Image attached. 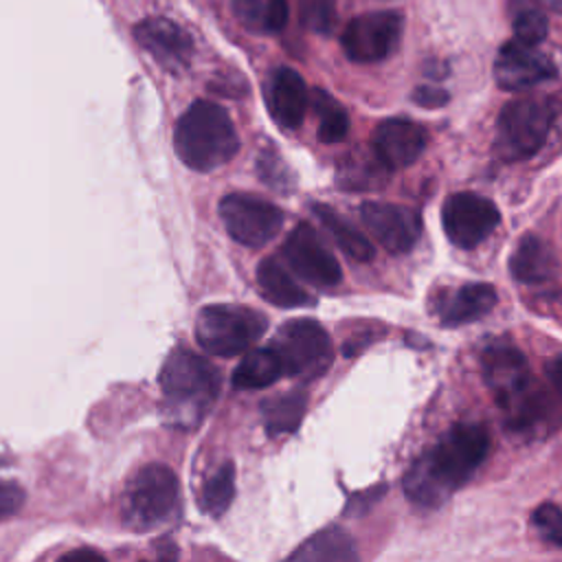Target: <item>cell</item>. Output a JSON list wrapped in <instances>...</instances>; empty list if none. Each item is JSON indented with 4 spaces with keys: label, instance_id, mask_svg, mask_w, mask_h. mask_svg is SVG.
I'll return each mask as SVG.
<instances>
[{
    "label": "cell",
    "instance_id": "obj_1",
    "mask_svg": "<svg viewBox=\"0 0 562 562\" xmlns=\"http://www.w3.org/2000/svg\"><path fill=\"white\" fill-rule=\"evenodd\" d=\"M490 450L487 428L454 424L432 448L422 452L406 470L402 487L422 507H439L483 463Z\"/></svg>",
    "mask_w": 562,
    "mask_h": 562
},
{
    "label": "cell",
    "instance_id": "obj_2",
    "mask_svg": "<svg viewBox=\"0 0 562 562\" xmlns=\"http://www.w3.org/2000/svg\"><path fill=\"white\" fill-rule=\"evenodd\" d=\"M158 382L169 422L193 428L217 400L222 375L204 356L180 345L169 351Z\"/></svg>",
    "mask_w": 562,
    "mask_h": 562
},
{
    "label": "cell",
    "instance_id": "obj_3",
    "mask_svg": "<svg viewBox=\"0 0 562 562\" xmlns=\"http://www.w3.org/2000/svg\"><path fill=\"white\" fill-rule=\"evenodd\" d=\"M173 149L187 167L195 171H213L237 154L239 138L222 105L209 99H198L176 123Z\"/></svg>",
    "mask_w": 562,
    "mask_h": 562
},
{
    "label": "cell",
    "instance_id": "obj_4",
    "mask_svg": "<svg viewBox=\"0 0 562 562\" xmlns=\"http://www.w3.org/2000/svg\"><path fill=\"white\" fill-rule=\"evenodd\" d=\"M483 378L505 413V426H522L538 417L544 406V391L533 382L520 349L496 342L483 351Z\"/></svg>",
    "mask_w": 562,
    "mask_h": 562
},
{
    "label": "cell",
    "instance_id": "obj_5",
    "mask_svg": "<svg viewBox=\"0 0 562 562\" xmlns=\"http://www.w3.org/2000/svg\"><path fill=\"white\" fill-rule=\"evenodd\" d=\"M180 483L176 472L165 463L143 465L125 487L123 522L132 531H151L178 512Z\"/></svg>",
    "mask_w": 562,
    "mask_h": 562
},
{
    "label": "cell",
    "instance_id": "obj_6",
    "mask_svg": "<svg viewBox=\"0 0 562 562\" xmlns=\"http://www.w3.org/2000/svg\"><path fill=\"white\" fill-rule=\"evenodd\" d=\"M266 327V316L252 307L213 303L198 312L195 340L204 351L231 358L246 351L255 340H259Z\"/></svg>",
    "mask_w": 562,
    "mask_h": 562
},
{
    "label": "cell",
    "instance_id": "obj_7",
    "mask_svg": "<svg viewBox=\"0 0 562 562\" xmlns=\"http://www.w3.org/2000/svg\"><path fill=\"white\" fill-rule=\"evenodd\" d=\"M555 105L547 97H522L505 103L496 123L494 149L503 160L531 158L547 140Z\"/></svg>",
    "mask_w": 562,
    "mask_h": 562
},
{
    "label": "cell",
    "instance_id": "obj_8",
    "mask_svg": "<svg viewBox=\"0 0 562 562\" xmlns=\"http://www.w3.org/2000/svg\"><path fill=\"white\" fill-rule=\"evenodd\" d=\"M268 347L277 353L283 375L288 378H318L334 360L329 334L312 318H294L283 323Z\"/></svg>",
    "mask_w": 562,
    "mask_h": 562
},
{
    "label": "cell",
    "instance_id": "obj_9",
    "mask_svg": "<svg viewBox=\"0 0 562 562\" xmlns=\"http://www.w3.org/2000/svg\"><path fill=\"white\" fill-rule=\"evenodd\" d=\"M220 220L235 241L250 248L266 246L283 226L281 209L250 193L224 195L220 200Z\"/></svg>",
    "mask_w": 562,
    "mask_h": 562
},
{
    "label": "cell",
    "instance_id": "obj_10",
    "mask_svg": "<svg viewBox=\"0 0 562 562\" xmlns=\"http://www.w3.org/2000/svg\"><path fill=\"white\" fill-rule=\"evenodd\" d=\"M404 18L397 11H371L353 18L340 37L347 59L378 64L395 53L402 40Z\"/></svg>",
    "mask_w": 562,
    "mask_h": 562
},
{
    "label": "cell",
    "instance_id": "obj_11",
    "mask_svg": "<svg viewBox=\"0 0 562 562\" xmlns=\"http://www.w3.org/2000/svg\"><path fill=\"white\" fill-rule=\"evenodd\" d=\"M441 222L446 237L454 246L470 250L494 233L501 213L492 200L472 191H459L446 198Z\"/></svg>",
    "mask_w": 562,
    "mask_h": 562
},
{
    "label": "cell",
    "instance_id": "obj_12",
    "mask_svg": "<svg viewBox=\"0 0 562 562\" xmlns=\"http://www.w3.org/2000/svg\"><path fill=\"white\" fill-rule=\"evenodd\" d=\"M281 255L285 263L307 283L316 288H334L342 279L340 263L336 257L323 246L318 235L307 222H301L285 237Z\"/></svg>",
    "mask_w": 562,
    "mask_h": 562
},
{
    "label": "cell",
    "instance_id": "obj_13",
    "mask_svg": "<svg viewBox=\"0 0 562 562\" xmlns=\"http://www.w3.org/2000/svg\"><path fill=\"white\" fill-rule=\"evenodd\" d=\"M360 217L375 241L393 255L408 252L422 235L419 213L402 204L369 200L360 204Z\"/></svg>",
    "mask_w": 562,
    "mask_h": 562
},
{
    "label": "cell",
    "instance_id": "obj_14",
    "mask_svg": "<svg viewBox=\"0 0 562 562\" xmlns=\"http://www.w3.org/2000/svg\"><path fill=\"white\" fill-rule=\"evenodd\" d=\"M558 75L555 64L538 50V46H527L509 40L501 46L494 61V79L503 90L516 92L549 81Z\"/></svg>",
    "mask_w": 562,
    "mask_h": 562
},
{
    "label": "cell",
    "instance_id": "obj_15",
    "mask_svg": "<svg viewBox=\"0 0 562 562\" xmlns=\"http://www.w3.org/2000/svg\"><path fill=\"white\" fill-rule=\"evenodd\" d=\"M134 37L169 72L184 70L193 57V40L180 24L167 18L151 15L140 20L134 26Z\"/></svg>",
    "mask_w": 562,
    "mask_h": 562
},
{
    "label": "cell",
    "instance_id": "obj_16",
    "mask_svg": "<svg viewBox=\"0 0 562 562\" xmlns=\"http://www.w3.org/2000/svg\"><path fill=\"white\" fill-rule=\"evenodd\" d=\"M428 145L424 125L411 119H386L375 127L373 151L386 169H402L413 165Z\"/></svg>",
    "mask_w": 562,
    "mask_h": 562
},
{
    "label": "cell",
    "instance_id": "obj_17",
    "mask_svg": "<svg viewBox=\"0 0 562 562\" xmlns=\"http://www.w3.org/2000/svg\"><path fill=\"white\" fill-rule=\"evenodd\" d=\"M498 296L490 283H465L454 290H443L435 299V316L446 327H459L481 321L494 310Z\"/></svg>",
    "mask_w": 562,
    "mask_h": 562
},
{
    "label": "cell",
    "instance_id": "obj_18",
    "mask_svg": "<svg viewBox=\"0 0 562 562\" xmlns=\"http://www.w3.org/2000/svg\"><path fill=\"white\" fill-rule=\"evenodd\" d=\"M266 101L272 119L283 130H296L305 119V112L310 105V92L303 77L296 70L281 66L272 72L268 81Z\"/></svg>",
    "mask_w": 562,
    "mask_h": 562
},
{
    "label": "cell",
    "instance_id": "obj_19",
    "mask_svg": "<svg viewBox=\"0 0 562 562\" xmlns=\"http://www.w3.org/2000/svg\"><path fill=\"white\" fill-rule=\"evenodd\" d=\"M257 288L266 301L277 307L294 310L312 305V296L290 277L285 266L277 257H266L257 266Z\"/></svg>",
    "mask_w": 562,
    "mask_h": 562
},
{
    "label": "cell",
    "instance_id": "obj_20",
    "mask_svg": "<svg viewBox=\"0 0 562 562\" xmlns=\"http://www.w3.org/2000/svg\"><path fill=\"white\" fill-rule=\"evenodd\" d=\"M509 272L520 283H529V285L544 283L555 272L553 250L538 235H525L520 237V241L516 244L509 257Z\"/></svg>",
    "mask_w": 562,
    "mask_h": 562
},
{
    "label": "cell",
    "instance_id": "obj_21",
    "mask_svg": "<svg viewBox=\"0 0 562 562\" xmlns=\"http://www.w3.org/2000/svg\"><path fill=\"white\" fill-rule=\"evenodd\" d=\"M314 215L323 224V228L329 233V237L338 244V248L353 261L369 263L375 257L373 244L367 239L364 233H360L351 222H347L336 209L327 204H312Z\"/></svg>",
    "mask_w": 562,
    "mask_h": 562
},
{
    "label": "cell",
    "instance_id": "obj_22",
    "mask_svg": "<svg viewBox=\"0 0 562 562\" xmlns=\"http://www.w3.org/2000/svg\"><path fill=\"white\" fill-rule=\"evenodd\" d=\"M283 378V367L270 347L250 349L231 375V384L237 391H255L274 384Z\"/></svg>",
    "mask_w": 562,
    "mask_h": 562
},
{
    "label": "cell",
    "instance_id": "obj_23",
    "mask_svg": "<svg viewBox=\"0 0 562 562\" xmlns=\"http://www.w3.org/2000/svg\"><path fill=\"white\" fill-rule=\"evenodd\" d=\"M290 558L303 562H347L356 560L358 551L349 533H345L338 527H327L307 538L299 549L290 553Z\"/></svg>",
    "mask_w": 562,
    "mask_h": 562
},
{
    "label": "cell",
    "instance_id": "obj_24",
    "mask_svg": "<svg viewBox=\"0 0 562 562\" xmlns=\"http://www.w3.org/2000/svg\"><path fill=\"white\" fill-rule=\"evenodd\" d=\"M231 9L244 29L259 35H274L288 24L285 0H231Z\"/></svg>",
    "mask_w": 562,
    "mask_h": 562
},
{
    "label": "cell",
    "instance_id": "obj_25",
    "mask_svg": "<svg viewBox=\"0 0 562 562\" xmlns=\"http://www.w3.org/2000/svg\"><path fill=\"white\" fill-rule=\"evenodd\" d=\"M307 395L303 391H288L261 402V417L268 435H290L299 428L305 415Z\"/></svg>",
    "mask_w": 562,
    "mask_h": 562
},
{
    "label": "cell",
    "instance_id": "obj_26",
    "mask_svg": "<svg viewBox=\"0 0 562 562\" xmlns=\"http://www.w3.org/2000/svg\"><path fill=\"white\" fill-rule=\"evenodd\" d=\"M233 496H235V465H233V461H224L202 483L198 503L206 516L220 518L233 503Z\"/></svg>",
    "mask_w": 562,
    "mask_h": 562
},
{
    "label": "cell",
    "instance_id": "obj_27",
    "mask_svg": "<svg viewBox=\"0 0 562 562\" xmlns=\"http://www.w3.org/2000/svg\"><path fill=\"white\" fill-rule=\"evenodd\" d=\"M312 105L318 116V138L323 143H338L349 132V116L345 108L325 90H314Z\"/></svg>",
    "mask_w": 562,
    "mask_h": 562
},
{
    "label": "cell",
    "instance_id": "obj_28",
    "mask_svg": "<svg viewBox=\"0 0 562 562\" xmlns=\"http://www.w3.org/2000/svg\"><path fill=\"white\" fill-rule=\"evenodd\" d=\"M549 33V20L542 9H518L514 15V40L527 46H538Z\"/></svg>",
    "mask_w": 562,
    "mask_h": 562
},
{
    "label": "cell",
    "instance_id": "obj_29",
    "mask_svg": "<svg viewBox=\"0 0 562 562\" xmlns=\"http://www.w3.org/2000/svg\"><path fill=\"white\" fill-rule=\"evenodd\" d=\"M301 24L318 35H327L336 24V2L334 0H299Z\"/></svg>",
    "mask_w": 562,
    "mask_h": 562
},
{
    "label": "cell",
    "instance_id": "obj_30",
    "mask_svg": "<svg viewBox=\"0 0 562 562\" xmlns=\"http://www.w3.org/2000/svg\"><path fill=\"white\" fill-rule=\"evenodd\" d=\"M533 527L538 529L540 538L551 544L553 549L562 547V514L555 503H544L533 512Z\"/></svg>",
    "mask_w": 562,
    "mask_h": 562
},
{
    "label": "cell",
    "instance_id": "obj_31",
    "mask_svg": "<svg viewBox=\"0 0 562 562\" xmlns=\"http://www.w3.org/2000/svg\"><path fill=\"white\" fill-rule=\"evenodd\" d=\"M259 178L277 189H285L288 182H292V173L285 169L283 160L274 151H261L257 158Z\"/></svg>",
    "mask_w": 562,
    "mask_h": 562
},
{
    "label": "cell",
    "instance_id": "obj_32",
    "mask_svg": "<svg viewBox=\"0 0 562 562\" xmlns=\"http://www.w3.org/2000/svg\"><path fill=\"white\" fill-rule=\"evenodd\" d=\"M22 501H24V494L15 483L0 481V520L15 514Z\"/></svg>",
    "mask_w": 562,
    "mask_h": 562
},
{
    "label": "cell",
    "instance_id": "obj_33",
    "mask_svg": "<svg viewBox=\"0 0 562 562\" xmlns=\"http://www.w3.org/2000/svg\"><path fill=\"white\" fill-rule=\"evenodd\" d=\"M448 99H450V94L435 86H417L413 90V101L424 108H441L448 103Z\"/></svg>",
    "mask_w": 562,
    "mask_h": 562
},
{
    "label": "cell",
    "instance_id": "obj_34",
    "mask_svg": "<svg viewBox=\"0 0 562 562\" xmlns=\"http://www.w3.org/2000/svg\"><path fill=\"white\" fill-rule=\"evenodd\" d=\"M512 4L516 9H527V7H533V9H549V11H558L560 9V0H512Z\"/></svg>",
    "mask_w": 562,
    "mask_h": 562
},
{
    "label": "cell",
    "instance_id": "obj_35",
    "mask_svg": "<svg viewBox=\"0 0 562 562\" xmlns=\"http://www.w3.org/2000/svg\"><path fill=\"white\" fill-rule=\"evenodd\" d=\"M68 560H101V555L97 551H90V549H79V551H72L66 555Z\"/></svg>",
    "mask_w": 562,
    "mask_h": 562
}]
</instances>
